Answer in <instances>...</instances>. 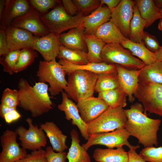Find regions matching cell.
Masks as SVG:
<instances>
[{"instance_id": "cell-1", "label": "cell", "mask_w": 162, "mask_h": 162, "mask_svg": "<svg viewBox=\"0 0 162 162\" xmlns=\"http://www.w3.org/2000/svg\"><path fill=\"white\" fill-rule=\"evenodd\" d=\"M124 110L127 117L125 129L130 135L136 138L144 147L157 146L160 119L147 117L143 113V107L140 103H135L130 109Z\"/></svg>"}, {"instance_id": "cell-2", "label": "cell", "mask_w": 162, "mask_h": 162, "mask_svg": "<svg viewBox=\"0 0 162 162\" xmlns=\"http://www.w3.org/2000/svg\"><path fill=\"white\" fill-rule=\"evenodd\" d=\"M18 88V106L30 112L33 117L46 113L54 107L48 93V85L46 83L38 82L32 86L26 79L21 78Z\"/></svg>"}, {"instance_id": "cell-3", "label": "cell", "mask_w": 162, "mask_h": 162, "mask_svg": "<svg viewBox=\"0 0 162 162\" xmlns=\"http://www.w3.org/2000/svg\"><path fill=\"white\" fill-rule=\"evenodd\" d=\"M67 84L64 90L69 98L77 103L93 96L98 74L79 70L68 75Z\"/></svg>"}, {"instance_id": "cell-4", "label": "cell", "mask_w": 162, "mask_h": 162, "mask_svg": "<svg viewBox=\"0 0 162 162\" xmlns=\"http://www.w3.org/2000/svg\"><path fill=\"white\" fill-rule=\"evenodd\" d=\"M84 16L81 13L71 16L66 11L62 4H60L40 16V18L50 33L59 36L63 32L80 26Z\"/></svg>"}, {"instance_id": "cell-5", "label": "cell", "mask_w": 162, "mask_h": 162, "mask_svg": "<svg viewBox=\"0 0 162 162\" xmlns=\"http://www.w3.org/2000/svg\"><path fill=\"white\" fill-rule=\"evenodd\" d=\"M127 117L123 108L109 107L99 116L87 123L89 136L96 134L112 131L125 128Z\"/></svg>"}, {"instance_id": "cell-6", "label": "cell", "mask_w": 162, "mask_h": 162, "mask_svg": "<svg viewBox=\"0 0 162 162\" xmlns=\"http://www.w3.org/2000/svg\"><path fill=\"white\" fill-rule=\"evenodd\" d=\"M146 112L162 116V84L139 77L138 88L134 94Z\"/></svg>"}, {"instance_id": "cell-7", "label": "cell", "mask_w": 162, "mask_h": 162, "mask_svg": "<svg viewBox=\"0 0 162 162\" xmlns=\"http://www.w3.org/2000/svg\"><path fill=\"white\" fill-rule=\"evenodd\" d=\"M66 74L62 66L56 59L40 61L36 73L39 82L49 83L48 91L52 96L58 94L66 87Z\"/></svg>"}, {"instance_id": "cell-8", "label": "cell", "mask_w": 162, "mask_h": 162, "mask_svg": "<svg viewBox=\"0 0 162 162\" xmlns=\"http://www.w3.org/2000/svg\"><path fill=\"white\" fill-rule=\"evenodd\" d=\"M103 62L119 65L128 69L140 70L146 65L118 43L106 44L101 54Z\"/></svg>"}, {"instance_id": "cell-9", "label": "cell", "mask_w": 162, "mask_h": 162, "mask_svg": "<svg viewBox=\"0 0 162 162\" xmlns=\"http://www.w3.org/2000/svg\"><path fill=\"white\" fill-rule=\"evenodd\" d=\"M25 120L28 125V129L20 125L15 130L19 136L22 148L32 151L45 147L47 140L44 131L38 125H34L31 118L28 117Z\"/></svg>"}, {"instance_id": "cell-10", "label": "cell", "mask_w": 162, "mask_h": 162, "mask_svg": "<svg viewBox=\"0 0 162 162\" xmlns=\"http://www.w3.org/2000/svg\"><path fill=\"white\" fill-rule=\"evenodd\" d=\"M130 136L125 128H119L111 132L92 135L87 142L82 146L86 151L92 146L97 145L105 146L110 148H121L125 145L130 149L134 146L130 144L128 141Z\"/></svg>"}, {"instance_id": "cell-11", "label": "cell", "mask_w": 162, "mask_h": 162, "mask_svg": "<svg viewBox=\"0 0 162 162\" xmlns=\"http://www.w3.org/2000/svg\"><path fill=\"white\" fill-rule=\"evenodd\" d=\"M18 135L15 131L7 130L0 137L2 149L0 153V162H15L25 157L26 150L21 148L17 143Z\"/></svg>"}, {"instance_id": "cell-12", "label": "cell", "mask_w": 162, "mask_h": 162, "mask_svg": "<svg viewBox=\"0 0 162 162\" xmlns=\"http://www.w3.org/2000/svg\"><path fill=\"white\" fill-rule=\"evenodd\" d=\"M11 25L25 29L36 37H43L50 33L40 19L38 12L31 5L26 13L15 19Z\"/></svg>"}, {"instance_id": "cell-13", "label": "cell", "mask_w": 162, "mask_h": 162, "mask_svg": "<svg viewBox=\"0 0 162 162\" xmlns=\"http://www.w3.org/2000/svg\"><path fill=\"white\" fill-rule=\"evenodd\" d=\"M135 4L134 1L121 0L118 6L111 10L110 20L127 39L129 37L130 24L133 16Z\"/></svg>"}, {"instance_id": "cell-14", "label": "cell", "mask_w": 162, "mask_h": 162, "mask_svg": "<svg viewBox=\"0 0 162 162\" xmlns=\"http://www.w3.org/2000/svg\"><path fill=\"white\" fill-rule=\"evenodd\" d=\"M4 31L10 51L32 49L36 37L30 32L11 25Z\"/></svg>"}, {"instance_id": "cell-15", "label": "cell", "mask_w": 162, "mask_h": 162, "mask_svg": "<svg viewBox=\"0 0 162 162\" xmlns=\"http://www.w3.org/2000/svg\"><path fill=\"white\" fill-rule=\"evenodd\" d=\"M76 105L81 118L86 123L96 118L109 107L103 100L93 96L79 100Z\"/></svg>"}, {"instance_id": "cell-16", "label": "cell", "mask_w": 162, "mask_h": 162, "mask_svg": "<svg viewBox=\"0 0 162 162\" xmlns=\"http://www.w3.org/2000/svg\"><path fill=\"white\" fill-rule=\"evenodd\" d=\"M61 45L59 36L50 33L41 37H36L32 49L39 52L44 61H49L57 57Z\"/></svg>"}, {"instance_id": "cell-17", "label": "cell", "mask_w": 162, "mask_h": 162, "mask_svg": "<svg viewBox=\"0 0 162 162\" xmlns=\"http://www.w3.org/2000/svg\"><path fill=\"white\" fill-rule=\"evenodd\" d=\"M62 93V101L61 104L58 105V108L64 112L66 119L71 120L72 124L77 126L84 139L88 140L90 136L87 133V123L81 118L76 104L68 98L65 92L63 91Z\"/></svg>"}, {"instance_id": "cell-18", "label": "cell", "mask_w": 162, "mask_h": 162, "mask_svg": "<svg viewBox=\"0 0 162 162\" xmlns=\"http://www.w3.org/2000/svg\"><path fill=\"white\" fill-rule=\"evenodd\" d=\"M26 0H7L0 16L1 29L4 31L13 21L26 13L30 8Z\"/></svg>"}, {"instance_id": "cell-19", "label": "cell", "mask_w": 162, "mask_h": 162, "mask_svg": "<svg viewBox=\"0 0 162 162\" xmlns=\"http://www.w3.org/2000/svg\"><path fill=\"white\" fill-rule=\"evenodd\" d=\"M120 87L128 96L130 103L134 100L133 95L138 85L139 77L142 69L129 70L118 64H115Z\"/></svg>"}, {"instance_id": "cell-20", "label": "cell", "mask_w": 162, "mask_h": 162, "mask_svg": "<svg viewBox=\"0 0 162 162\" xmlns=\"http://www.w3.org/2000/svg\"><path fill=\"white\" fill-rule=\"evenodd\" d=\"M111 14V11L107 7L101 5L90 14L84 16L82 24L85 34L93 35L100 26L110 20Z\"/></svg>"}, {"instance_id": "cell-21", "label": "cell", "mask_w": 162, "mask_h": 162, "mask_svg": "<svg viewBox=\"0 0 162 162\" xmlns=\"http://www.w3.org/2000/svg\"><path fill=\"white\" fill-rule=\"evenodd\" d=\"M58 62L62 66L66 74L68 75L79 70L88 71L97 74L117 73L115 64L104 62L88 63L83 65H75L63 59H59Z\"/></svg>"}, {"instance_id": "cell-22", "label": "cell", "mask_w": 162, "mask_h": 162, "mask_svg": "<svg viewBox=\"0 0 162 162\" xmlns=\"http://www.w3.org/2000/svg\"><path fill=\"white\" fill-rule=\"evenodd\" d=\"M84 29L82 23L79 26L61 34L59 40L61 45L66 48L86 52V45L84 39Z\"/></svg>"}, {"instance_id": "cell-23", "label": "cell", "mask_w": 162, "mask_h": 162, "mask_svg": "<svg viewBox=\"0 0 162 162\" xmlns=\"http://www.w3.org/2000/svg\"><path fill=\"white\" fill-rule=\"evenodd\" d=\"M40 127L49 138L53 150L57 152H62L68 148L66 144L67 136L63 134L53 122L47 121L41 123Z\"/></svg>"}, {"instance_id": "cell-24", "label": "cell", "mask_w": 162, "mask_h": 162, "mask_svg": "<svg viewBox=\"0 0 162 162\" xmlns=\"http://www.w3.org/2000/svg\"><path fill=\"white\" fill-rule=\"evenodd\" d=\"M93 35L102 40L106 44L118 43L121 44L127 39L110 20L100 26Z\"/></svg>"}, {"instance_id": "cell-25", "label": "cell", "mask_w": 162, "mask_h": 162, "mask_svg": "<svg viewBox=\"0 0 162 162\" xmlns=\"http://www.w3.org/2000/svg\"><path fill=\"white\" fill-rule=\"evenodd\" d=\"M92 157L97 162H128V152L122 147L116 149L97 148Z\"/></svg>"}, {"instance_id": "cell-26", "label": "cell", "mask_w": 162, "mask_h": 162, "mask_svg": "<svg viewBox=\"0 0 162 162\" xmlns=\"http://www.w3.org/2000/svg\"><path fill=\"white\" fill-rule=\"evenodd\" d=\"M70 135L71 139V144L67 153L68 162H92L88 154L80 142L79 134L75 129L72 130Z\"/></svg>"}, {"instance_id": "cell-27", "label": "cell", "mask_w": 162, "mask_h": 162, "mask_svg": "<svg viewBox=\"0 0 162 162\" xmlns=\"http://www.w3.org/2000/svg\"><path fill=\"white\" fill-rule=\"evenodd\" d=\"M121 44L129 50L133 56L138 57L146 65L152 64L157 61L154 53L148 50L142 42L135 43L127 39Z\"/></svg>"}, {"instance_id": "cell-28", "label": "cell", "mask_w": 162, "mask_h": 162, "mask_svg": "<svg viewBox=\"0 0 162 162\" xmlns=\"http://www.w3.org/2000/svg\"><path fill=\"white\" fill-rule=\"evenodd\" d=\"M141 17L146 22L145 28L151 26L156 20L160 19V9L155 5L153 0L134 1Z\"/></svg>"}, {"instance_id": "cell-29", "label": "cell", "mask_w": 162, "mask_h": 162, "mask_svg": "<svg viewBox=\"0 0 162 162\" xmlns=\"http://www.w3.org/2000/svg\"><path fill=\"white\" fill-rule=\"evenodd\" d=\"M127 95L120 86L116 88L98 93V97L106 102L109 107H124L127 105Z\"/></svg>"}, {"instance_id": "cell-30", "label": "cell", "mask_w": 162, "mask_h": 162, "mask_svg": "<svg viewBox=\"0 0 162 162\" xmlns=\"http://www.w3.org/2000/svg\"><path fill=\"white\" fill-rule=\"evenodd\" d=\"M146 22L141 16L135 4L134 7L133 16L130 26V34L128 39L135 43H141L144 34V29Z\"/></svg>"}, {"instance_id": "cell-31", "label": "cell", "mask_w": 162, "mask_h": 162, "mask_svg": "<svg viewBox=\"0 0 162 162\" xmlns=\"http://www.w3.org/2000/svg\"><path fill=\"white\" fill-rule=\"evenodd\" d=\"M84 39L88 48L89 63H99L103 62L100 56L106 44L94 35L85 34Z\"/></svg>"}, {"instance_id": "cell-32", "label": "cell", "mask_w": 162, "mask_h": 162, "mask_svg": "<svg viewBox=\"0 0 162 162\" xmlns=\"http://www.w3.org/2000/svg\"><path fill=\"white\" fill-rule=\"evenodd\" d=\"M57 58L59 59H64L76 65H83L89 63L87 52L82 50L70 49L62 45Z\"/></svg>"}, {"instance_id": "cell-33", "label": "cell", "mask_w": 162, "mask_h": 162, "mask_svg": "<svg viewBox=\"0 0 162 162\" xmlns=\"http://www.w3.org/2000/svg\"><path fill=\"white\" fill-rule=\"evenodd\" d=\"M139 76L147 81L162 84V62L157 60L146 65L142 69Z\"/></svg>"}, {"instance_id": "cell-34", "label": "cell", "mask_w": 162, "mask_h": 162, "mask_svg": "<svg viewBox=\"0 0 162 162\" xmlns=\"http://www.w3.org/2000/svg\"><path fill=\"white\" fill-rule=\"evenodd\" d=\"M118 74H98L95 86L96 93L107 91L120 87Z\"/></svg>"}, {"instance_id": "cell-35", "label": "cell", "mask_w": 162, "mask_h": 162, "mask_svg": "<svg viewBox=\"0 0 162 162\" xmlns=\"http://www.w3.org/2000/svg\"><path fill=\"white\" fill-rule=\"evenodd\" d=\"M38 56L37 52L30 48L21 50L15 68L14 73L22 71L31 65Z\"/></svg>"}, {"instance_id": "cell-36", "label": "cell", "mask_w": 162, "mask_h": 162, "mask_svg": "<svg viewBox=\"0 0 162 162\" xmlns=\"http://www.w3.org/2000/svg\"><path fill=\"white\" fill-rule=\"evenodd\" d=\"M21 50L10 51L1 56L0 64L3 67V71L10 75L14 73L15 68Z\"/></svg>"}, {"instance_id": "cell-37", "label": "cell", "mask_w": 162, "mask_h": 162, "mask_svg": "<svg viewBox=\"0 0 162 162\" xmlns=\"http://www.w3.org/2000/svg\"><path fill=\"white\" fill-rule=\"evenodd\" d=\"M139 154L148 162H162V146L144 147Z\"/></svg>"}, {"instance_id": "cell-38", "label": "cell", "mask_w": 162, "mask_h": 162, "mask_svg": "<svg viewBox=\"0 0 162 162\" xmlns=\"http://www.w3.org/2000/svg\"><path fill=\"white\" fill-rule=\"evenodd\" d=\"M1 102V104L7 107L16 108L19 104L18 90L6 88L3 92Z\"/></svg>"}, {"instance_id": "cell-39", "label": "cell", "mask_w": 162, "mask_h": 162, "mask_svg": "<svg viewBox=\"0 0 162 162\" xmlns=\"http://www.w3.org/2000/svg\"><path fill=\"white\" fill-rule=\"evenodd\" d=\"M80 12L85 16L102 5L100 0H72Z\"/></svg>"}, {"instance_id": "cell-40", "label": "cell", "mask_w": 162, "mask_h": 162, "mask_svg": "<svg viewBox=\"0 0 162 162\" xmlns=\"http://www.w3.org/2000/svg\"><path fill=\"white\" fill-rule=\"evenodd\" d=\"M29 2L38 11L44 13L48 10L55 7L59 2L56 0H30Z\"/></svg>"}, {"instance_id": "cell-41", "label": "cell", "mask_w": 162, "mask_h": 162, "mask_svg": "<svg viewBox=\"0 0 162 162\" xmlns=\"http://www.w3.org/2000/svg\"><path fill=\"white\" fill-rule=\"evenodd\" d=\"M50 146L47 147L45 155L47 162H66L67 153L64 152H55Z\"/></svg>"}, {"instance_id": "cell-42", "label": "cell", "mask_w": 162, "mask_h": 162, "mask_svg": "<svg viewBox=\"0 0 162 162\" xmlns=\"http://www.w3.org/2000/svg\"><path fill=\"white\" fill-rule=\"evenodd\" d=\"M15 162H47L45 151L42 149L32 151L24 158Z\"/></svg>"}, {"instance_id": "cell-43", "label": "cell", "mask_w": 162, "mask_h": 162, "mask_svg": "<svg viewBox=\"0 0 162 162\" xmlns=\"http://www.w3.org/2000/svg\"><path fill=\"white\" fill-rule=\"evenodd\" d=\"M142 42L148 50L154 53L158 51L160 47L156 37L146 32H144Z\"/></svg>"}, {"instance_id": "cell-44", "label": "cell", "mask_w": 162, "mask_h": 162, "mask_svg": "<svg viewBox=\"0 0 162 162\" xmlns=\"http://www.w3.org/2000/svg\"><path fill=\"white\" fill-rule=\"evenodd\" d=\"M62 2L65 10L70 15L75 16L81 13L72 0H62Z\"/></svg>"}, {"instance_id": "cell-45", "label": "cell", "mask_w": 162, "mask_h": 162, "mask_svg": "<svg viewBox=\"0 0 162 162\" xmlns=\"http://www.w3.org/2000/svg\"><path fill=\"white\" fill-rule=\"evenodd\" d=\"M10 52L8 49L7 37L4 31L0 30V56L7 54Z\"/></svg>"}, {"instance_id": "cell-46", "label": "cell", "mask_w": 162, "mask_h": 162, "mask_svg": "<svg viewBox=\"0 0 162 162\" xmlns=\"http://www.w3.org/2000/svg\"><path fill=\"white\" fill-rule=\"evenodd\" d=\"M140 148L139 146L137 145L129 149L128 152V162H147L136 152V150Z\"/></svg>"}, {"instance_id": "cell-47", "label": "cell", "mask_w": 162, "mask_h": 162, "mask_svg": "<svg viewBox=\"0 0 162 162\" xmlns=\"http://www.w3.org/2000/svg\"><path fill=\"white\" fill-rule=\"evenodd\" d=\"M21 117V115L16 110V109H15L6 113L4 116L3 119L6 123L10 124L18 120Z\"/></svg>"}, {"instance_id": "cell-48", "label": "cell", "mask_w": 162, "mask_h": 162, "mask_svg": "<svg viewBox=\"0 0 162 162\" xmlns=\"http://www.w3.org/2000/svg\"><path fill=\"white\" fill-rule=\"evenodd\" d=\"M120 0H100L101 4H106L111 10L116 7L120 2Z\"/></svg>"}, {"instance_id": "cell-49", "label": "cell", "mask_w": 162, "mask_h": 162, "mask_svg": "<svg viewBox=\"0 0 162 162\" xmlns=\"http://www.w3.org/2000/svg\"><path fill=\"white\" fill-rule=\"evenodd\" d=\"M15 109H16V108H10L1 104L0 105V116L3 118L4 116L6 113Z\"/></svg>"}, {"instance_id": "cell-50", "label": "cell", "mask_w": 162, "mask_h": 162, "mask_svg": "<svg viewBox=\"0 0 162 162\" xmlns=\"http://www.w3.org/2000/svg\"><path fill=\"white\" fill-rule=\"evenodd\" d=\"M157 60L162 62V46H160L159 49L154 53Z\"/></svg>"}, {"instance_id": "cell-51", "label": "cell", "mask_w": 162, "mask_h": 162, "mask_svg": "<svg viewBox=\"0 0 162 162\" xmlns=\"http://www.w3.org/2000/svg\"><path fill=\"white\" fill-rule=\"evenodd\" d=\"M153 2L158 8L160 9L162 8V0H154Z\"/></svg>"}, {"instance_id": "cell-52", "label": "cell", "mask_w": 162, "mask_h": 162, "mask_svg": "<svg viewBox=\"0 0 162 162\" xmlns=\"http://www.w3.org/2000/svg\"><path fill=\"white\" fill-rule=\"evenodd\" d=\"M6 1L4 0H0V16H1L3 11Z\"/></svg>"}, {"instance_id": "cell-53", "label": "cell", "mask_w": 162, "mask_h": 162, "mask_svg": "<svg viewBox=\"0 0 162 162\" xmlns=\"http://www.w3.org/2000/svg\"><path fill=\"white\" fill-rule=\"evenodd\" d=\"M158 28L162 32V18L160 19V21L158 24Z\"/></svg>"}, {"instance_id": "cell-54", "label": "cell", "mask_w": 162, "mask_h": 162, "mask_svg": "<svg viewBox=\"0 0 162 162\" xmlns=\"http://www.w3.org/2000/svg\"><path fill=\"white\" fill-rule=\"evenodd\" d=\"M160 18H162V8L160 9Z\"/></svg>"}]
</instances>
